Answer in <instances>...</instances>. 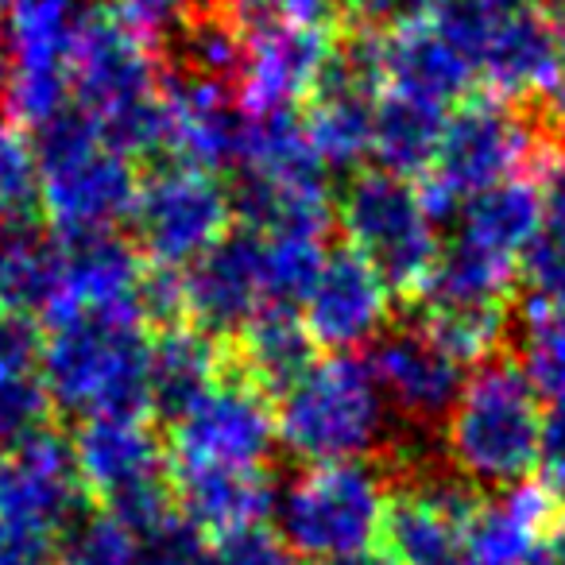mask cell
Instances as JSON below:
<instances>
[{
  "mask_svg": "<svg viewBox=\"0 0 565 565\" xmlns=\"http://www.w3.org/2000/svg\"><path fill=\"white\" fill-rule=\"evenodd\" d=\"M136 534L125 531L109 511L94 508L82 519H74L58 534V557L55 565H132Z\"/></svg>",
  "mask_w": 565,
  "mask_h": 565,
  "instance_id": "8d00e7d4",
  "label": "cell"
},
{
  "mask_svg": "<svg viewBox=\"0 0 565 565\" xmlns=\"http://www.w3.org/2000/svg\"><path fill=\"white\" fill-rule=\"evenodd\" d=\"M66 302L63 236L47 217H20L0 225V315L43 318Z\"/></svg>",
  "mask_w": 565,
  "mask_h": 565,
  "instance_id": "ffe728a7",
  "label": "cell"
},
{
  "mask_svg": "<svg viewBox=\"0 0 565 565\" xmlns=\"http://www.w3.org/2000/svg\"><path fill=\"white\" fill-rule=\"evenodd\" d=\"M307 132L330 171H361L372 156V120L376 102L356 94H326L307 102Z\"/></svg>",
  "mask_w": 565,
  "mask_h": 565,
  "instance_id": "1f68e13d",
  "label": "cell"
},
{
  "mask_svg": "<svg viewBox=\"0 0 565 565\" xmlns=\"http://www.w3.org/2000/svg\"><path fill=\"white\" fill-rule=\"evenodd\" d=\"M539 194L542 225L519 259V279L526 282L534 302L565 307V156L557 148L542 156Z\"/></svg>",
  "mask_w": 565,
  "mask_h": 565,
  "instance_id": "f1b7e54d",
  "label": "cell"
},
{
  "mask_svg": "<svg viewBox=\"0 0 565 565\" xmlns=\"http://www.w3.org/2000/svg\"><path fill=\"white\" fill-rule=\"evenodd\" d=\"M43 361V322L20 315H0V372L32 376Z\"/></svg>",
  "mask_w": 565,
  "mask_h": 565,
  "instance_id": "7bdbcfd3",
  "label": "cell"
},
{
  "mask_svg": "<svg viewBox=\"0 0 565 565\" xmlns=\"http://www.w3.org/2000/svg\"><path fill=\"white\" fill-rule=\"evenodd\" d=\"M395 318V295L380 271L349 244L326 252L318 282L302 302V322L326 353L369 349Z\"/></svg>",
  "mask_w": 565,
  "mask_h": 565,
  "instance_id": "4fadbf2b",
  "label": "cell"
},
{
  "mask_svg": "<svg viewBox=\"0 0 565 565\" xmlns=\"http://www.w3.org/2000/svg\"><path fill=\"white\" fill-rule=\"evenodd\" d=\"M156 51L117 4H82L71 51V97L97 117L143 94H156Z\"/></svg>",
  "mask_w": 565,
  "mask_h": 565,
  "instance_id": "30bf717a",
  "label": "cell"
},
{
  "mask_svg": "<svg viewBox=\"0 0 565 565\" xmlns=\"http://www.w3.org/2000/svg\"><path fill=\"white\" fill-rule=\"evenodd\" d=\"M217 562L221 565H302L287 542L279 539V531H271L267 523L244 526L236 534L217 539Z\"/></svg>",
  "mask_w": 565,
  "mask_h": 565,
  "instance_id": "b9f144b4",
  "label": "cell"
},
{
  "mask_svg": "<svg viewBox=\"0 0 565 565\" xmlns=\"http://www.w3.org/2000/svg\"><path fill=\"white\" fill-rule=\"evenodd\" d=\"M546 403L519 356L500 353L465 376L454 411L441 423L446 457L480 492H508L534 477Z\"/></svg>",
  "mask_w": 565,
  "mask_h": 565,
  "instance_id": "7a4b0ae2",
  "label": "cell"
},
{
  "mask_svg": "<svg viewBox=\"0 0 565 565\" xmlns=\"http://www.w3.org/2000/svg\"><path fill=\"white\" fill-rule=\"evenodd\" d=\"M102 143L128 163L143 167H163L182 163L179 156V113L163 94H143L136 102H125L117 109L102 113Z\"/></svg>",
  "mask_w": 565,
  "mask_h": 565,
  "instance_id": "f546056e",
  "label": "cell"
},
{
  "mask_svg": "<svg viewBox=\"0 0 565 565\" xmlns=\"http://www.w3.org/2000/svg\"><path fill=\"white\" fill-rule=\"evenodd\" d=\"M66 252V302L105 315H136V287H140L148 259L136 241L120 228L63 236Z\"/></svg>",
  "mask_w": 565,
  "mask_h": 565,
  "instance_id": "603a6c76",
  "label": "cell"
},
{
  "mask_svg": "<svg viewBox=\"0 0 565 565\" xmlns=\"http://www.w3.org/2000/svg\"><path fill=\"white\" fill-rule=\"evenodd\" d=\"M415 322L430 333L434 345L446 349L465 369L508 353L511 341L508 302L500 307H418L415 302Z\"/></svg>",
  "mask_w": 565,
  "mask_h": 565,
  "instance_id": "4dcf8cb0",
  "label": "cell"
},
{
  "mask_svg": "<svg viewBox=\"0 0 565 565\" xmlns=\"http://www.w3.org/2000/svg\"><path fill=\"white\" fill-rule=\"evenodd\" d=\"M89 508H94V495L78 477L74 438L66 426H40L12 454H4L0 461V523L35 526V531L58 539Z\"/></svg>",
  "mask_w": 565,
  "mask_h": 565,
  "instance_id": "9c48e42d",
  "label": "cell"
},
{
  "mask_svg": "<svg viewBox=\"0 0 565 565\" xmlns=\"http://www.w3.org/2000/svg\"><path fill=\"white\" fill-rule=\"evenodd\" d=\"M480 74L495 97L534 105L562 86V20L546 9L500 17L480 58Z\"/></svg>",
  "mask_w": 565,
  "mask_h": 565,
  "instance_id": "9a60e30c",
  "label": "cell"
},
{
  "mask_svg": "<svg viewBox=\"0 0 565 565\" xmlns=\"http://www.w3.org/2000/svg\"><path fill=\"white\" fill-rule=\"evenodd\" d=\"M477 66L461 55L449 40L434 32L430 20H415L387 32V89H403L441 109L472 94Z\"/></svg>",
  "mask_w": 565,
  "mask_h": 565,
  "instance_id": "cb8c5ba5",
  "label": "cell"
},
{
  "mask_svg": "<svg viewBox=\"0 0 565 565\" xmlns=\"http://www.w3.org/2000/svg\"><path fill=\"white\" fill-rule=\"evenodd\" d=\"M387 477L376 461L310 465L279 492L275 531L302 565H333L380 546Z\"/></svg>",
  "mask_w": 565,
  "mask_h": 565,
  "instance_id": "5b68a950",
  "label": "cell"
},
{
  "mask_svg": "<svg viewBox=\"0 0 565 565\" xmlns=\"http://www.w3.org/2000/svg\"><path fill=\"white\" fill-rule=\"evenodd\" d=\"M542 225V194L526 179H503L480 194L465 198L457 213V236H469L472 244L495 252L503 259H523L534 233Z\"/></svg>",
  "mask_w": 565,
  "mask_h": 565,
  "instance_id": "83f0119b",
  "label": "cell"
},
{
  "mask_svg": "<svg viewBox=\"0 0 565 565\" xmlns=\"http://www.w3.org/2000/svg\"><path fill=\"white\" fill-rule=\"evenodd\" d=\"M32 151H35V163H40V179L58 167H71L78 163L82 156L89 151L105 148L102 143V117L94 109H86L82 102H63L55 113H47L43 120L32 125Z\"/></svg>",
  "mask_w": 565,
  "mask_h": 565,
  "instance_id": "e575fe53",
  "label": "cell"
},
{
  "mask_svg": "<svg viewBox=\"0 0 565 565\" xmlns=\"http://www.w3.org/2000/svg\"><path fill=\"white\" fill-rule=\"evenodd\" d=\"M47 423H55V407H51L40 372H32V376L0 372V457L12 454L28 434H35Z\"/></svg>",
  "mask_w": 565,
  "mask_h": 565,
  "instance_id": "74e56055",
  "label": "cell"
},
{
  "mask_svg": "<svg viewBox=\"0 0 565 565\" xmlns=\"http://www.w3.org/2000/svg\"><path fill=\"white\" fill-rule=\"evenodd\" d=\"M58 539L20 523H0V565H55Z\"/></svg>",
  "mask_w": 565,
  "mask_h": 565,
  "instance_id": "f6af8a7d",
  "label": "cell"
},
{
  "mask_svg": "<svg viewBox=\"0 0 565 565\" xmlns=\"http://www.w3.org/2000/svg\"><path fill=\"white\" fill-rule=\"evenodd\" d=\"M275 446H279L275 403L228 372L179 426L167 430L171 465L267 469Z\"/></svg>",
  "mask_w": 565,
  "mask_h": 565,
  "instance_id": "ba28073f",
  "label": "cell"
},
{
  "mask_svg": "<svg viewBox=\"0 0 565 565\" xmlns=\"http://www.w3.org/2000/svg\"><path fill=\"white\" fill-rule=\"evenodd\" d=\"M519 282V264L472 244L469 236H454L438 248L418 307H500Z\"/></svg>",
  "mask_w": 565,
  "mask_h": 565,
  "instance_id": "484cf974",
  "label": "cell"
},
{
  "mask_svg": "<svg viewBox=\"0 0 565 565\" xmlns=\"http://www.w3.org/2000/svg\"><path fill=\"white\" fill-rule=\"evenodd\" d=\"M125 225L148 264L182 271L233 228L225 179L190 163L151 167Z\"/></svg>",
  "mask_w": 565,
  "mask_h": 565,
  "instance_id": "52a82bcc",
  "label": "cell"
},
{
  "mask_svg": "<svg viewBox=\"0 0 565 565\" xmlns=\"http://www.w3.org/2000/svg\"><path fill=\"white\" fill-rule=\"evenodd\" d=\"M500 17H511V12H531V9H546V0H488Z\"/></svg>",
  "mask_w": 565,
  "mask_h": 565,
  "instance_id": "681fc988",
  "label": "cell"
},
{
  "mask_svg": "<svg viewBox=\"0 0 565 565\" xmlns=\"http://www.w3.org/2000/svg\"><path fill=\"white\" fill-rule=\"evenodd\" d=\"M151 333L136 315H105L58 302L43 318L40 380L63 418H151Z\"/></svg>",
  "mask_w": 565,
  "mask_h": 565,
  "instance_id": "6da1fadb",
  "label": "cell"
},
{
  "mask_svg": "<svg viewBox=\"0 0 565 565\" xmlns=\"http://www.w3.org/2000/svg\"><path fill=\"white\" fill-rule=\"evenodd\" d=\"M78 477L94 503L109 500L113 492L136 484L143 477L171 469L167 457V434L151 418H113L89 415L78 418L71 430Z\"/></svg>",
  "mask_w": 565,
  "mask_h": 565,
  "instance_id": "2e32d148",
  "label": "cell"
},
{
  "mask_svg": "<svg viewBox=\"0 0 565 565\" xmlns=\"http://www.w3.org/2000/svg\"><path fill=\"white\" fill-rule=\"evenodd\" d=\"M449 109L423 102L403 89H384L376 97V120H372V159L376 167L403 179H430L434 159L441 148Z\"/></svg>",
  "mask_w": 565,
  "mask_h": 565,
  "instance_id": "d4e9b609",
  "label": "cell"
},
{
  "mask_svg": "<svg viewBox=\"0 0 565 565\" xmlns=\"http://www.w3.org/2000/svg\"><path fill=\"white\" fill-rule=\"evenodd\" d=\"M136 190H140L136 163L109 148H97L78 163L43 174L40 205L58 236H74L94 233V228H117L120 221H128Z\"/></svg>",
  "mask_w": 565,
  "mask_h": 565,
  "instance_id": "5bb4252c",
  "label": "cell"
},
{
  "mask_svg": "<svg viewBox=\"0 0 565 565\" xmlns=\"http://www.w3.org/2000/svg\"><path fill=\"white\" fill-rule=\"evenodd\" d=\"M333 565H395V562L380 546H372V550H361V554H353V557H341V562H333Z\"/></svg>",
  "mask_w": 565,
  "mask_h": 565,
  "instance_id": "c3c4849f",
  "label": "cell"
},
{
  "mask_svg": "<svg viewBox=\"0 0 565 565\" xmlns=\"http://www.w3.org/2000/svg\"><path fill=\"white\" fill-rule=\"evenodd\" d=\"M364 361L372 364V376L392 415L399 423L430 426V430H441L469 376V369L434 345L430 333L415 318L387 326L369 345Z\"/></svg>",
  "mask_w": 565,
  "mask_h": 565,
  "instance_id": "8fae6325",
  "label": "cell"
},
{
  "mask_svg": "<svg viewBox=\"0 0 565 565\" xmlns=\"http://www.w3.org/2000/svg\"><path fill=\"white\" fill-rule=\"evenodd\" d=\"M171 480L179 515L213 539L267 523L275 515V503H279V488L267 477V469L171 465Z\"/></svg>",
  "mask_w": 565,
  "mask_h": 565,
  "instance_id": "ac0fdd59",
  "label": "cell"
},
{
  "mask_svg": "<svg viewBox=\"0 0 565 565\" xmlns=\"http://www.w3.org/2000/svg\"><path fill=\"white\" fill-rule=\"evenodd\" d=\"M539 488L565 511V411L546 407L542 418V441H539V465H534Z\"/></svg>",
  "mask_w": 565,
  "mask_h": 565,
  "instance_id": "ee69618b",
  "label": "cell"
},
{
  "mask_svg": "<svg viewBox=\"0 0 565 565\" xmlns=\"http://www.w3.org/2000/svg\"><path fill=\"white\" fill-rule=\"evenodd\" d=\"M461 539L465 526L418 488L387 484L380 550L395 565H461Z\"/></svg>",
  "mask_w": 565,
  "mask_h": 565,
  "instance_id": "4316f807",
  "label": "cell"
},
{
  "mask_svg": "<svg viewBox=\"0 0 565 565\" xmlns=\"http://www.w3.org/2000/svg\"><path fill=\"white\" fill-rule=\"evenodd\" d=\"M338 228L349 248H356L392 295L415 299L441 248L438 221L426 205V190L384 167L349 171L333 194Z\"/></svg>",
  "mask_w": 565,
  "mask_h": 565,
  "instance_id": "277c9868",
  "label": "cell"
},
{
  "mask_svg": "<svg viewBox=\"0 0 565 565\" xmlns=\"http://www.w3.org/2000/svg\"><path fill=\"white\" fill-rule=\"evenodd\" d=\"M205 554H210L205 534L198 531L190 519H182L179 511H174L156 531L136 534L132 565H198Z\"/></svg>",
  "mask_w": 565,
  "mask_h": 565,
  "instance_id": "60d3db41",
  "label": "cell"
},
{
  "mask_svg": "<svg viewBox=\"0 0 565 565\" xmlns=\"http://www.w3.org/2000/svg\"><path fill=\"white\" fill-rule=\"evenodd\" d=\"M198 565H221V562H217V554H213V550H210V554H205V557H202V562H198Z\"/></svg>",
  "mask_w": 565,
  "mask_h": 565,
  "instance_id": "816d5d0a",
  "label": "cell"
},
{
  "mask_svg": "<svg viewBox=\"0 0 565 565\" xmlns=\"http://www.w3.org/2000/svg\"><path fill=\"white\" fill-rule=\"evenodd\" d=\"M182 282L190 326L228 345L267 307L264 236L233 225L213 248L182 267Z\"/></svg>",
  "mask_w": 565,
  "mask_h": 565,
  "instance_id": "7c38bea8",
  "label": "cell"
},
{
  "mask_svg": "<svg viewBox=\"0 0 565 565\" xmlns=\"http://www.w3.org/2000/svg\"><path fill=\"white\" fill-rule=\"evenodd\" d=\"M136 318L148 333H163L186 326V282L179 267L148 264L140 287H136Z\"/></svg>",
  "mask_w": 565,
  "mask_h": 565,
  "instance_id": "ab89813d",
  "label": "cell"
},
{
  "mask_svg": "<svg viewBox=\"0 0 565 565\" xmlns=\"http://www.w3.org/2000/svg\"><path fill=\"white\" fill-rule=\"evenodd\" d=\"M557 503L539 484H515L508 492L484 495L461 539V565H534Z\"/></svg>",
  "mask_w": 565,
  "mask_h": 565,
  "instance_id": "7402d4cb",
  "label": "cell"
},
{
  "mask_svg": "<svg viewBox=\"0 0 565 565\" xmlns=\"http://www.w3.org/2000/svg\"><path fill=\"white\" fill-rule=\"evenodd\" d=\"M338 4V12H341V20H349V17H356V12L369 4V0H333Z\"/></svg>",
  "mask_w": 565,
  "mask_h": 565,
  "instance_id": "f907efd6",
  "label": "cell"
},
{
  "mask_svg": "<svg viewBox=\"0 0 565 565\" xmlns=\"http://www.w3.org/2000/svg\"><path fill=\"white\" fill-rule=\"evenodd\" d=\"M318 364V341L310 338L302 310L267 302L241 333L225 345V372L241 376L267 399L299 387Z\"/></svg>",
  "mask_w": 565,
  "mask_h": 565,
  "instance_id": "e0dca14e",
  "label": "cell"
},
{
  "mask_svg": "<svg viewBox=\"0 0 565 565\" xmlns=\"http://www.w3.org/2000/svg\"><path fill=\"white\" fill-rule=\"evenodd\" d=\"M519 364L531 376L542 403L565 411V307L531 299L523 345H519Z\"/></svg>",
  "mask_w": 565,
  "mask_h": 565,
  "instance_id": "d6a6232c",
  "label": "cell"
},
{
  "mask_svg": "<svg viewBox=\"0 0 565 565\" xmlns=\"http://www.w3.org/2000/svg\"><path fill=\"white\" fill-rule=\"evenodd\" d=\"M0 117H9V47H4V28H0Z\"/></svg>",
  "mask_w": 565,
  "mask_h": 565,
  "instance_id": "7dc6e473",
  "label": "cell"
},
{
  "mask_svg": "<svg viewBox=\"0 0 565 565\" xmlns=\"http://www.w3.org/2000/svg\"><path fill=\"white\" fill-rule=\"evenodd\" d=\"M426 20H430L441 40L454 43V47L480 71L484 47H488V40H492L495 24H500V12H495L488 0H434Z\"/></svg>",
  "mask_w": 565,
  "mask_h": 565,
  "instance_id": "f35d334b",
  "label": "cell"
},
{
  "mask_svg": "<svg viewBox=\"0 0 565 565\" xmlns=\"http://www.w3.org/2000/svg\"><path fill=\"white\" fill-rule=\"evenodd\" d=\"M326 252H330V244L318 241V236H299V233L264 236L267 302L302 310L310 287L318 282V271L326 264Z\"/></svg>",
  "mask_w": 565,
  "mask_h": 565,
  "instance_id": "836d02e7",
  "label": "cell"
},
{
  "mask_svg": "<svg viewBox=\"0 0 565 565\" xmlns=\"http://www.w3.org/2000/svg\"><path fill=\"white\" fill-rule=\"evenodd\" d=\"M40 186L43 179L32 140L20 132L17 120L0 117V225L20 217H43Z\"/></svg>",
  "mask_w": 565,
  "mask_h": 565,
  "instance_id": "d590c367",
  "label": "cell"
},
{
  "mask_svg": "<svg viewBox=\"0 0 565 565\" xmlns=\"http://www.w3.org/2000/svg\"><path fill=\"white\" fill-rule=\"evenodd\" d=\"M333 32L302 24H275L252 35L248 71H244L241 102L248 113L299 109L310 97L330 55Z\"/></svg>",
  "mask_w": 565,
  "mask_h": 565,
  "instance_id": "d6986e66",
  "label": "cell"
},
{
  "mask_svg": "<svg viewBox=\"0 0 565 565\" xmlns=\"http://www.w3.org/2000/svg\"><path fill=\"white\" fill-rule=\"evenodd\" d=\"M279 446L307 465L372 461L392 434V407L372 364L356 353H330L275 407Z\"/></svg>",
  "mask_w": 565,
  "mask_h": 565,
  "instance_id": "3957f363",
  "label": "cell"
},
{
  "mask_svg": "<svg viewBox=\"0 0 565 565\" xmlns=\"http://www.w3.org/2000/svg\"><path fill=\"white\" fill-rule=\"evenodd\" d=\"M539 132L523 109H511L495 94H469L446 117L441 148L426 182V205L434 221H454L465 198L515 179L539 156Z\"/></svg>",
  "mask_w": 565,
  "mask_h": 565,
  "instance_id": "8992f818",
  "label": "cell"
},
{
  "mask_svg": "<svg viewBox=\"0 0 565 565\" xmlns=\"http://www.w3.org/2000/svg\"><path fill=\"white\" fill-rule=\"evenodd\" d=\"M190 0H117V9L125 20H132L136 28H148V32H159L167 20H174Z\"/></svg>",
  "mask_w": 565,
  "mask_h": 565,
  "instance_id": "bcb514c9",
  "label": "cell"
},
{
  "mask_svg": "<svg viewBox=\"0 0 565 565\" xmlns=\"http://www.w3.org/2000/svg\"><path fill=\"white\" fill-rule=\"evenodd\" d=\"M430 4H434V0H430Z\"/></svg>",
  "mask_w": 565,
  "mask_h": 565,
  "instance_id": "f5cc1de1",
  "label": "cell"
},
{
  "mask_svg": "<svg viewBox=\"0 0 565 565\" xmlns=\"http://www.w3.org/2000/svg\"><path fill=\"white\" fill-rule=\"evenodd\" d=\"M225 376V345L205 338L194 326H174V330L151 333L148 356V399L151 423L159 430L179 426L213 387Z\"/></svg>",
  "mask_w": 565,
  "mask_h": 565,
  "instance_id": "44dd1931",
  "label": "cell"
}]
</instances>
